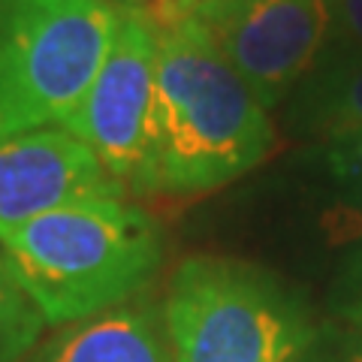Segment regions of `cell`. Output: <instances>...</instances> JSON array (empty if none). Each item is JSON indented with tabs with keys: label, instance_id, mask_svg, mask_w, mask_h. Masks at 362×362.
Returning a JSON list of instances; mask_svg holds the SVG:
<instances>
[{
	"label": "cell",
	"instance_id": "cell-14",
	"mask_svg": "<svg viewBox=\"0 0 362 362\" xmlns=\"http://www.w3.org/2000/svg\"><path fill=\"white\" fill-rule=\"evenodd\" d=\"M341 311L362 323V251L350 259L341 275Z\"/></svg>",
	"mask_w": 362,
	"mask_h": 362
},
{
	"label": "cell",
	"instance_id": "cell-9",
	"mask_svg": "<svg viewBox=\"0 0 362 362\" xmlns=\"http://www.w3.org/2000/svg\"><path fill=\"white\" fill-rule=\"evenodd\" d=\"M293 124L326 142L362 130V64L314 66L296 90Z\"/></svg>",
	"mask_w": 362,
	"mask_h": 362
},
{
	"label": "cell",
	"instance_id": "cell-11",
	"mask_svg": "<svg viewBox=\"0 0 362 362\" xmlns=\"http://www.w3.org/2000/svg\"><path fill=\"white\" fill-rule=\"evenodd\" d=\"M362 64V0H329V37L317 66Z\"/></svg>",
	"mask_w": 362,
	"mask_h": 362
},
{
	"label": "cell",
	"instance_id": "cell-13",
	"mask_svg": "<svg viewBox=\"0 0 362 362\" xmlns=\"http://www.w3.org/2000/svg\"><path fill=\"white\" fill-rule=\"evenodd\" d=\"M326 230L335 242L359 239L362 235V190H347L326 214Z\"/></svg>",
	"mask_w": 362,
	"mask_h": 362
},
{
	"label": "cell",
	"instance_id": "cell-7",
	"mask_svg": "<svg viewBox=\"0 0 362 362\" xmlns=\"http://www.w3.org/2000/svg\"><path fill=\"white\" fill-rule=\"evenodd\" d=\"M85 142L64 127L0 136V226L82 199H124Z\"/></svg>",
	"mask_w": 362,
	"mask_h": 362
},
{
	"label": "cell",
	"instance_id": "cell-4",
	"mask_svg": "<svg viewBox=\"0 0 362 362\" xmlns=\"http://www.w3.org/2000/svg\"><path fill=\"white\" fill-rule=\"evenodd\" d=\"M173 362H296L311 338L299 302L242 259L190 257L169 281Z\"/></svg>",
	"mask_w": 362,
	"mask_h": 362
},
{
	"label": "cell",
	"instance_id": "cell-15",
	"mask_svg": "<svg viewBox=\"0 0 362 362\" xmlns=\"http://www.w3.org/2000/svg\"><path fill=\"white\" fill-rule=\"evenodd\" d=\"M175 6H181V9H197V6H202V4H209V0H173Z\"/></svg>",
	"mask_w": 362,
	"mask_h": 362
},
{
	"label": "cell",
	"instance_id": "cell-10",
	"mask_svg": "<svg viewBox=\"0 0 362 362\" xmlns=\"http://www.w3.org/2000/svg\"><path fill=\"white\" fill-rule=\"evenodd\" d=\"M45 317L18 284L6 257L0 254V362L25 359L45 329Z\"/></svg>",
	"mask_w": 362,
	"mask_h": 362
},
{
	"label": "cell",
	"instance_id": "cell-5",
	"mask_svg": "<svg viewBox=\"0 0 362 362\" xmlns=\"http://www.w3.org/2000/svg\"><path fill=\"white\" fill-rule=\"evenodd\" d=\"M160 28L142 0H118V28L82 103L64 130L85 142L124 190L139 173L154 103Z\"/></svg>",
	"mask_w": 362,
	"mask_h": 362
},
{
	"label": "cell",
	"instance_id": "cell-6",
	"mask_svg": "<svg viewBox=\"0 0 362 362\" xmlns=\"http://www.w3.org/2000/svg\"><path fill=\"white\" fill-rule=\"evenodd\" d=\"M190 13L266 109L305 82L329 37V0H209Z\"/></svg>",
	"mask_w": 362,
	"mask_h": 362
},
{
	"label": "cell",
	"instance_id": "cell-8",
	"mask_svg": "<svg viewBox=\"0 0 362 362\" xmlns=\"http://www.w3.org/2000/svg\"><path fill=\"white\" fill-rule=\"evenodd\" d=\"M28 362H173V350L151 305L124 302L66 323Z\"/></svg>",
	"mask_w": 362,
	"mask_h": 362
},
{
	"label": "cell",
	"instance_id": "cell-12",
	"mask_svg": "<svg viewBox=\"0 0 362 362\" xmlns=\"http://www.w3.org/2000/svg\"><path fill=\"white\" fill-rule=\"evenodd\" d=\"M323 166L344 190H362V130L326 142Z\"/></svg>",
	"mask_w": 362,
	"mask_h": 362
},
{
	"label": "cell",
	"instance_id": "cell-3",
	"mask_svg": "<svg viewBox=\"0 0 362 362\" xmlns=\"http://www.w3.org/2000/svg\"><path fill=\"white\" fill-rule=\"evenodd\" d=\"M118 28V0H0V136L64 127Z\"/></svg>",
	"mask_w": 362,
	"mask_h": 362
},
{
	"label": "cell",
	"instance_id": "cell-1",
	"mask_svg": "<svg viewBox=\"0 0 362 362\" xmlns=\"http://www.w3.org/2000/svg\"><path fill=\"white\" fill-rule=\"evenodd\" d=\"M151 13L160 52L148 139L130 194L199 197L263 163L275 130L269 109L190 9L157 0Z\"/></svg>",
	"mask_w": 362,
	"mask_h": 362
},
{
	"label": "cell",
	"instance_id": "cell-2",
	"mask_svg": "<svg viewBox=\"0 0 362 362\" xmlns=\"http://www.w3.org/2000/svg\"><path fill=\"white\" fill-rule=\"evenodd\" d=\"M0 254L45 323L130 302L163 263L160 226L127 199H82L0 226Z\"/></svg>",
	"mask_w": 362,
	"mask_h": 362
}]
</instances>
